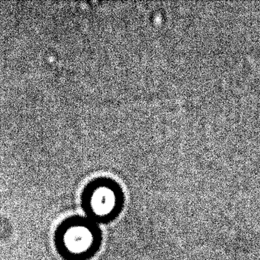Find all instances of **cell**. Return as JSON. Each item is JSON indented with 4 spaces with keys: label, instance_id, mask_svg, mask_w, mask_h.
<instances>
[{
    "label": "cell",
    "instance_id": "cell-1",
    "mask_svg": "<svg viewBox=\"0 0 260 260\" xmlns=\"http://www.w3.org/2000/svg\"><path fill=\"white\" fill-rule=\"evenodd\" d=\"M62 249L74 257H83L90 253L97 243V234L89 223L75 220L64 226L60 232Z\"/></svg>",
    "mask_w": 260,
    "mask_h": 260
},
{
    "label": "cell",
    "instance_id": "cell-2",
    "mask_svg": "<svg viewBox=\"0 0 260 260\" xmlns=\"http://www.w3.org/2000/svg\"><path fill=\"white\" fill-rule=\"evenodd\" d=\"M118 193L109 184H99L89 190L86 204L91 214L97 218L109 217L118 205Z\"/></svg>",
    "mask_w": 260,
    "mask_h": 260
}]
</instances>
